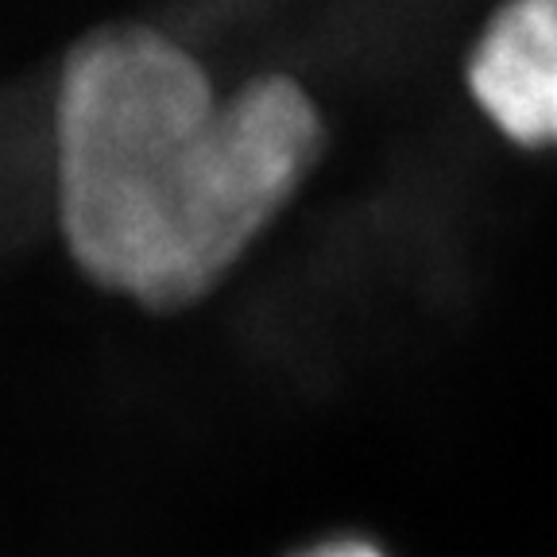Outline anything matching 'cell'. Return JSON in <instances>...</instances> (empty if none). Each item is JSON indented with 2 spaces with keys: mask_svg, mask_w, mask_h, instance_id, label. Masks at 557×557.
Returning a JSON list of instances; mask_svg holds the SVG:
<instances>
[{
  "mask_svg": "<svg viewBox=\"0 0 557 557\" xmlns=\"http://www.w3.org/2000/svg\"><path fill=\"white\" fill-rule=\"evenodd\" d=\"M469 97L519 148H557V0H504L465 62Z\"/></svg>",
  "mask_w": 557,
  "mask_h": 557,
  "instance_id": "7a4b0ae2",
  "label": "cell"
},
{
  "mask_svg": "<svg viewBox=\"0 0 557 557\" xmlns=\"http://www.w3.org/2000/svg\"><path fill=\"white\" fill-rule=\"evenodd\" d=\"M54 201L70 260L148 310L198 302L268 236L322 156L325 121L290 74L221 94L166 32H97L62 62Z\"/></svg>",
  "mask_w": 557,
  "mask_h": 557,
  "instance_id": "6da1fadb",
  "label": "cell"
},
{
  "mask_svg": "<svg viewBox=\"0 0 557 557\" xmlns=\"http://www.w3.org/2000/svg\"><path fill=\"white\" fill-rule=\"evenodd\" d=\"M295 557H392V554L380 549L368 539H325V542H318V546L302 549V554H295Z\"/></svg>",
  "mask_w": 557,
  "mask_h": 557,
  "instance_id": "3957f363",
  "label": "cell"
}]
</instances>
